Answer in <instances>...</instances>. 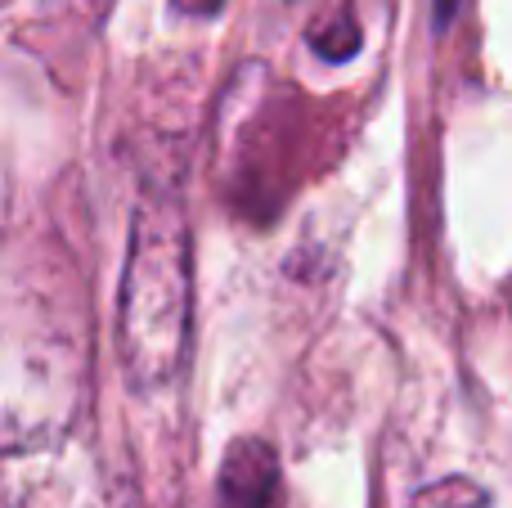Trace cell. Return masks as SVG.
Wrapping results in <instances>:
<instances>
[{
  "label": "cell",
  "mask_w": 512,
  "mask_h": 508,
  "mask_svg": "<svg viewBox=\"0 0 512 508\" xmlns=\"http://www.w3.org/2000/svg\"><path fill=\"white\" fill-rule=\"evenodd\" d=\"M189 225L185 207L144 203L131 230L117 306V351L135 392H158L189 356Z\"/></svg>",
  "instance_id": "1"
},
{
  "label": "cell",
  "mask_w": 512,
  "mask_h": 508,
  "mask_svg": "<svg viewBox=\"0 0 512 508\" xmlns=\"http://www.w3.org/2000/svg\"><path fill=\"white\" fill-rule=\"evenodd\" d=\"M221 504L225 508H279V459L265 441H234L221 459Z\"/></svg>",
  "instance_id": "2"
},
{
  "label": "cell",
  "mask_w": 512,
  "mask_h": 508,
  "mask_svg": "<svg viewBox=\"0 0 512 508\" xmlns=\"http://www.w3.org/2000/svg\"><path fill=\"white\" fill-rule=\"evenodd\" d=\"M310 50L324 54L328 63H346L355 50H360V27H355L351 9H337V14L319 18L315 27H310Z\"/></svg>",
  "instance_id": "3"
},
{
  "label": "cell",
  "mask_w": 512,
  "mask_h": 508,
  "mask_svg": "<svg viewBox=\"0 0 512 508\" xmlns=\"http://www.w3.org/2000/svg\"><path fill=\"white\" fill-rule=\"evenodd\" d=\"M481 500H486V495H481L468 477H445V482L418 491L409 508H481Z\"/></svg>",
  "instance_id": "4"
},
{
  "label": "cell",
  "mask_w": 512,
  "mask_h": 508,
  "mask_svg": "<svg viewBox=\"0 0 512 508\" xmlns=\"http://www.w3.org/2000/svg\"><path fill=\"white\" fill-rule=\"evenodd\" d=\"M176 5V14H189V18H212L225 9V0H171Z\"/></svg>",
  "instance_id": "5"
},
{
  "label": "cell",
  "mask_w": 512,
  "mask_h": 508,
  "mask_svg": "<svg viewBox=\"0 0 512 508\" xmlns=\"http://www.w3.org/2000/svg\"><path fill=\"white\" fill-rule=\"evenodd\" d=\"M463 0H436V27H450L454 14H459Z\"/></svg>",
  "instance_id": "6"
}]
</instances>
